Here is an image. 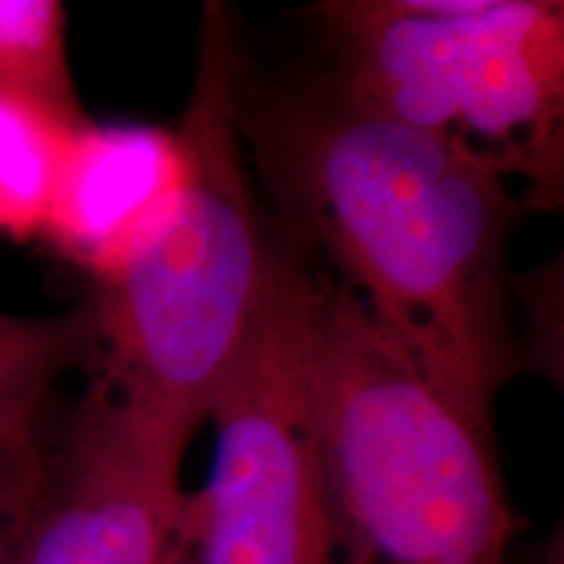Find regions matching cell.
Returning <instances> with one entry per match:
<instances>
[{
  "label": "cell",
  "instance_id": "5b68a950",
  "mask_svg": "<svg viewBox=\"0 0 564 564\" xmlns=\"http://www.w3.org/2000/svg\"><path fill=\"white\" fill-rule=\"evenodd\" d=\"M316 282L278 249L249 340L209 405L215 460L183 499L173 564H337L308 369Z\"/></svg>",
  "mask_w": 564,
  "mask_h": 564
},
{
  "label": "cell",
  "instance_id": "3957f363",
  "mask_svg": "<svg viewBox=\"0 0 564 564\" xmlns=\"http://www.w3.org/2000/svg\"><path fill=\"white\" fill-rule=\"evenodd\" d=\"M308 369L337 564H505L512 514L494 436L322 274Z\"/></svg>",
  "mask_w": 564,
  "mask_h": 564
},
{
  "label": "cell",
  "instance_id": "ba28073f",
  "mask_svg": "<svg viewBox=\"0 0 564 564\" xmlns=\"http://www.w3.org/2000/svg\"><path fill=\"white\" fill-rule=\"evenodd\" d=\"M91 356L97 335L89 308L58 319L0 314V453L40 457L42 408L63 373Z\"/></svg>",
  "mask_w": 564,
  "mask_h": 564
},
{
  "label": "cell",
  "instance_id": "8fae6325",
  "mask_svg": "<svg viewBox=\"0 0 564 564\" xmlns=\"http://www.w3.org/2000/svg\"><path fill=\"white\" fill-rule=\"evenodd\" d=\"M40 457L0 453V564H9L13 533L40 476Z\"/></svg>",
  "mask_w": 564,
  "mask_h": 564
},
{
  "label": "cell",
  "instance_id": "277c9868",
  "mask_svg": "<svg viewBox=\"0 0 564 564\" xmlns=\"http://www.w3.org/2000/svg\"><path fill=\"white\" fill-rule=\"evenodd\" d=\"M329 89L481 154L552 209L564 165V6L552 0H340Z\"/></svg>",
  "mask_w": 564,
  "mask_h": 564
},
{
  "label": "cell",
  "instance_id": "9c48e42d",
  "mask_svg": "<svg viewBox=\"0 0 564 564\" xmlns=\"http://www.w3.org/2000/svg\"><path fill=\"white\" fill-rule=\"evenodd\" d=\"M87 116L0 95V236L42 238L55 183Z\"/></svg>",
  "mask_w": 564,
  "mask_h": 564
},
{
  "label": "cell",
  "instance_id": "8992f818",
  "mask_svg": "<svg viewBox=\"0 0 564 564\" xmlns=\"http://www.w3.org/2000/svg\"><path fill=\"white\" fill-rule=\"evenodd\" d=\"M192 436L97 379L40 463L9 564H173Z\"/></svg>",
  "mask_w": 564,
  "mask_h": 564
},
{
  "label": "cell",
  "instance_id": "6da1fadb",
  "mask_svg": "<svg viewBox=\"0 0 564 564\" xmlns=\"http://www.w3.org/2000/svg\"><path fill=\"white\" fill-rule=\"evenodd\" d=\"M249 133L280 202L379 335L494 436V400L520 364L505 262L520 212L510 181L460 141L329 87L280 102Z\"/></svg>",
  "mask_w": 564,
  "mask_h": 564
},
{
  "label": "cell",
  "instance_id": "7a4b0ae2",
  "mask_svg": "<svg viewBox=\"0 0 564 564\" xmlns=\"http://www.w3.org/2000/svg\"><path fill=\"white\" fill-rule=\"evenodd\" d=\"M175 133L178 188L89 312L100 377L196 434L249 340L278 259L246 173L241 55L220 3L204 6L192 97Z\"/></svg>",
  "mask_w": 564,
  "mask_h": 564
},
{
  "label": "cell",
  "instance_id": "52a82bcc",
  "mask_svg": "<svg viewBox=\"0 0 564 564\" xmlns=\"http://www.w3.org/2000/svg\"><path fill=\"white\" fill-rule=\"evenodd\" d=\"M183 178L175 129L87 121L63 160L42 238L110 285L150 238Z\"/></svg>",
  "mask_w": 564,
  "mask_h": 564
},
{
  "label": "cell",
  "instance_id": "30bf717a",
  "mask_svg": "<svg viewBox=\"0 0 564 564\" xmlns=\"http://www.w3.org/2000/svg\"><path fill=\"white\" fill-rule=\"evenodd\" d=\"M0 95L84 116L58 0H0Z\"/></svg>",
  "mask_w": 564,
  "mask_h": 564
}]
</instances>
